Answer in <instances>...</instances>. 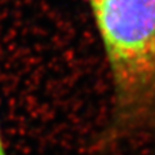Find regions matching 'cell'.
Here are the masks:
<instances>
[{
	"label": "cell",
	"mask_w": 155,
	"mask_h": 155,
	"mask_svg": "<svg viewBox=\"0 0 155 155\" xmlns=\"http://www.w3.org/2000/svg\"><path fill=\"white\" fill-rule=\"evenodd\" d=\"M113 83V110L94 147L155 137V0H87Z\"/></svg>",
	"instance_id": "1"
},
{
	"label": "cell",
	"mask_w": 155,
	"mask_h": 155,
	"mask_svg": "<svg viewBox=\"0 0 155 155\" xmlns=\"http://www.w3.org/2000/svg\"><path fill=\"white\" fill-rule=\"evenodd\" d=\"M0 155H8L5 149V142H4L3 133H2V125H0Z\"/></svg>",
	"instance_id": "2"
}]
</instances>
